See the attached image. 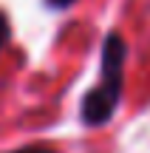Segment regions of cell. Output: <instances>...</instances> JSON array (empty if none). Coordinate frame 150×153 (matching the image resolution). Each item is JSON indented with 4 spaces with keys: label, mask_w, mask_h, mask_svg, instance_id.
<instances>
[{
    "label": "cell",
    "mask_w": 150,
    "mask_h": 153,
    "mask_svg": "<svg viewBox=\"0 0 150 153\" xmlns=\"http://www.w3.org/2000/svg\"><path fill=\"white\" fill-rule=\"evenodd\" d=\"M125 57H128L125 40L119 37L116 31L108 34L105 45H102V76H99V85L85 94L82 108H79L85 125H105L113 116V111H116V105H119V97H122Z\"/></svg>",
    "instance_id": "cell-1"
},
{
    "label": "cell",
    "mask_w": 150,
    "mask_h": 153,
    "mask_svg": "<svg viewBox=\"0 0 150 153\" xmlns=\"http://www.w3.org/2000/svg\"><path fill=\"white\" fill-rule=\"evenodd\" d=\"M14 153H57V150L45 148V145H28V148H20V150H14Z\"/></svg>",
    "instance_id": "cell-2"
},
{
    "label": "cell",
    "mask_w": 150,
    "mask_h": 153,
    "mask_svg": "<svg viewBox=\"0 0 150 153\" xmlns=\"http://www.w3.org/2000/svg\"><path fill=\"white\" fill-rule=\"evenodd\" d=\"M9 40V20H6V14L0 11V45Z\"/></svg>",
    "instance_id": "cell-3"
},
{
    "label": "cell",
    "mask_w": 150,
    "mask_h": 153,
    "mask_svg": "<svg viewBox=\"0 0 150 153\" xmlns=\"http://www.w3.org/2000/svg\"><path fill=\"white\" fill-rule=\"evenodd\" d=\"M51 6H54V9H65V6H71L74 0H48Z\"/></svg>",
    "instance_id": "cell-4"
}]
</instances>
